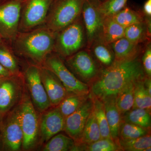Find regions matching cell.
I'll list each match as a JSON object with an SVG mask.
<instances>
[{"label": "cell", "mask_w": 151, "mask_h": 151, "mask_svg": "<svg viewBox=\"0 0 151 151\" xmlns=\"http://www.w3.org/2000/svg\"><path fill=\"white\" fill-rule=\"evenodd\" d=\"M96 1H98V2L100 3H100L103 2L104 1H105V0H96Z\"/></svg>", "instance_id": "39"}, {"label": "cell", "mask_w": 151, "mask_h": 151, "mask_svg": "<svg viewBox=\"0 0 151 151\" xmlns=\"http://www.w3.org/2000/svg\"><path fill=\"white\" fill-rule=\"evenodd\" d=\"M100 3L96 0H85L81 17L84 24L86 38V48L99 37L104 18L99 10Z\"/></svg>", "instance_id": "9"}, {"label": "cell", "mask_w": 151, "mask_h": 151, "mask_svg": "<svg viewBox=\"0 0 151 151\" xmlns=\"http://www.w3.org/2000/svg\"><path fill=\"white\" fill-rule=\"evenodd\" d=\"M112 17V18L124 28L145 21V18L140 9H135L126 6Z\"/></svg>", "instance_id": "22"}, {"label": "cell", "mask_w": 151, "mask_h": 151, "mask_svg": "<svg viewBox=\"0 0 151 151\" xmlns=\"http://www.w3.org/2000/svg\"><path fill=\"white\" fill-rule=\"evenodd\" d=\"M4 1V0H0V3L1 2L3 1Z\"/></svg>", "instance_id": "41"}, {"label": "cell", "mask_w": 151, "mask_h": 151, "mask_svg": "<svg viewBox=\"0 0 151 151\" xmlns=\"http://www.w3.org/2000/svg\"><path fill=\"white\" fill-rule=\"evenodd\" d=\"M75 145V141L70 137L58 134L49 140L43 151H72Z\"/></svg>", "instance_id": "31"}, {"label": "cell", "mask_w": 151, "mask_h": 151, "mask_svg": "<svg viewBox=\"0 0 151 151\" xmlns=\"http://www.w3.org/2000/svg\"><path fill=\"white\" fill-rule=\"evenodd\" d=\"M25 76L36 107L41 111L48 109L51 103L42 81L40 68L35 65H30L26 70Z\"/></svg>", "instance_id": "11"}, {"label": "cell", "mask_w": 151, "mask_h": 151, "mask_svg": "<svg viewBox=\"0 0 151 151\" xmlns=\"http://www.w3.org/2000/svg\"><path fill=\"white\" fill-rule=\"evenodd\" d=\"M149 134H150V129L121 120L118 139H131L140 137Z\"/></svg>", "instance_id": "32"}, {"label": "cell", "mask_w": 151, "mask_h": 151, "mask_svg": "<svg viewBox=\"0 0 151 151\" xmlns=\"http://www.w3.org/2000/svg\"><path fill=\"white\" fill-rule=\"evenodd\" d=\"M23 1L6 0L0 3V35L13 41L19 32Z\"/></svg>", "instance_id": "8"}, {"label": "cell", "mask_w": 151, "mask_h": 151, "mask_svg": "<svg viewBox=\"0 0 151 151\" xmlns=\"http://www.w3.org/2000/svg\"><path fill=\"white\" fill-rule=\"evenodd\" d=\"M145 79L135 82L134 104L132 108L146 109L151 112V95L144 85Z\"/></svg>", "instance_id": "30"}, {"label": "cell", "mask_w": 151, "mask_h": 151, "mask_svg": "<svg viewBox=\"0 0 151 151\" xmlns=\"http://www.w3.org/2000/svg\"><path fill=\"white\" fill-rule=\"evenodd\" d=\"M88 50L103 68L110 66L115 60V55L110 44L99 39L94 40Z\"/></svg>", "instance_id": "20"}, {"label": "cell", "mask_w": 151, "mask_h": 151, "mask_svg": "<svg viewBox=\"0 0 151 151\" xmlns=\"http://www.w3.org/2000/svg\"><path fill=\"white\" fill-rule=\"evenodd\" d=\"M2 42V38L0 35V44H1Z\"/></svg>", "instance_id": "40"}, {"label": "cell", "mask_w": 151, "mask_h": 151, "mask_svg": "<svg viewBox=\"0 0 151 151\" xmlns=\"http://www.w3.org/2000/svg\"><path fill=\"white\" fill-rule=\"evenodd\" d=\"M42 81L51 105H59L67 96V91L53 72L47 68H40Z\"/></svg>", "instance_id": "14"}, {"label": "cell", "mask_w": 151, "mask_h": 151, "mask_svg": "<svg viewBox=\"0 0 151 151\" xmlns=\"http://www.w3.org/2000/svg\"><path fill=\"white\" fill-rule=\"evenodd\" d=\"M86 47V32L81 15L73 23L56 33L54 51L61 57L66 58Z\"/></svg>", "instance_id": "4"}, {"label": "cell", "mask_w": 151, "mask_h": 151, "mask_svg": "<svg viewBox=\"0 0 151 151\" xmlns=\"http://www.w3.org/2000/svg\"><path fill=\"white\" fill-rule=\"evenodd\" d=\"M85 0H53L44 27L55 33L67 27L81 16Z\"/></svg>", "instance_id": "3"}, {"label": "cell", "mask_w": 151, "mask_h": 151, "mask_svg": "<svg viewBox=\"0 0 151 151\" xmlns=\"http://www.w3.org/2000/svg\"><path fill=\"white\" fill-rule=\"evenodd\" d=\"M72 151H118L121 149L116 141L112 139H101L90 144H76Z\"/></svg>", "instance_id": "28"}, {"label": "cell", "mask_w": 151, "mask_h": 151, "mask_svg": "<svg viewBox=\"0 0 151 151\" xmlns=\"http://www.w3.org/2000/svg\"><path fill=\"white\" fill-rule=\"evenodd\" d=\"M11 73L0 64V77H9Z\"/></svg>", "instance_id": "37"}, {"label": "cell", "mask_w": 151, "mask_h": 151, "mask_svg": "<svg viewBox=\"0 0 151 151\" xmlns=\"http://www.w3.org/2000/svg\"><path fill=\"white\" fill-rule=\"evenodd\" d=\"M101 139L100 129L92 109L87 119L81 138L75 144H90Z\"/></svg>", "instance_id": "25"}, {"label": "cell", "mask_w": 151, "mask_h": 151, "mask_svg": "<svg viewBox=\"0 0 151 151\" xmlns=\"http://www.w3.org/2000/svg\"><path fill=\"white\" fill-rule=\"evenodd\" d=\"M124 37L134 43L145 44L151 41V19L125 28Z\"/></svg>", "instance_id": "18"}, {"label": "cell", "mask_w": 151, "mask_h": 151, "mask_svg": "<svg viewBox=\"0 0 151 151\" xmlns=\"http://www.w3.org/2000/svg\"><path fill=\"white\" fill-rule=\"evenodd\" d=\"M121 151H151L150 134L131 139H121L117 141Z\"/></svg>", "instance_id": "29"}, {"label": "cell", "mask_w": 151, "mask_h": 151, "mask_svg": "<svg viewBox=\"0 0 151 151\" xmlns=\"http://www.w3.org/2000/svg\"><path fill=\"white\" fill-rule=\"evenodd\" d=\"M19 93L18 86L9 77L0 78V113L9 111L16 101Z\"/></svg>", "instance_id": "17"}, {"label": "cell", "mask_w": 151, "mask_h": 151, "mask_svg": "<svg viewBox=\"0 0 151 151\" xmlns=\"http://www.w3.org/2000/svg\"><path fill=\"white\" fill-rule=\"evenodd\" d=\"M45 66L51 70L70 94H87L90 93L88 84L79 80L68 68L58 54L50 53L45 60Z\"/></svg>", "instance_id": "6"}, {"label": "cell", "mask_w": 151, "mask_h": 151, "mask_svg": "<svg viewBox=\"0 0 151 151\" xmlns=\"http://www.w3.org/2000/svg\"><path fill=\"white\" fill-rule=\"evenodd\" d=\"M16 1H24V0H16Z\"/></svg>", "instance_id": "42"}, {"label": "cell", "mask_w": 151, "mask_h": 151, "mask_svg": "<svg viewBox=\"0 0 151 151\" xmlns=\"http://www.w3.org/2000/svg\"><path fill=\"white\" fill-rule=\"evenodd\" d=\"M56 33L46 27H38L26 32H19L13 41L15 48L20 53L35 62H44L54 51Z\"/></svg>", "instance_id": "2"}, {"label": "cell", "mask_w": 151, "mask_h": 151, "mask_svg": "<svg viewBox=\"0 0 151 151\" xmlns=\"http://www.w3.org/2000/svg\"><path fill=\"white\" fill-rule=\"evenodd\" d=\"M141 62L146 76L151 77V42L145 44L141 54Z\"/></svg>", "instance_id": "35"}, {"label": "cell", "mask_w": 151, "mask_h": 151, "mask_svg": "<svg viewBox=\"0 0 151 151\" xmlns=\"http://www.w3.org/2000/svg\"><path fill=\"white\" fill-rule=\"evenodd\" d=\"M21 124L23 132V147L28 150L35 144L38 133L37 115L32 103L25 100L19 107Z\"/></svg>", "instance_id": "10"}, {"label": "cell", "mask_w": 151, "mask_h": 151, "mask_svg": "<svg viewBox=\"0 0 151 151\" xmlns=\"http://www.w3.org/2000/svg\"><path fill=\"white\" fill-rule=\"evenodd\" d=\"M0 78H1V77H0Z\"/></svg>", "instance_id": "44"}, {"label": "cell", "mask_w": 151, "mask_h": 151, "mask_svg": "<svg viewBox=\"0 0 151 151\" xmlns=\"http://www.w3.org/2000/svg\"><path fill=\"white\" fill-rule=\"evenodd\" d=\"M135 81L127 84L116 95V105L121 116L132 109L134 106Z\"/></svg>", "instance_id": "23"}, {"label": "cell", "mask_w": 151, "mask_h": 151, "mask_svg": "<svg viewBox=\"0 0 151 151\" xmlns=\"http://www.w3.org/2000/svg\"><path fill=\"white\" fill-rule=\"evenodd\" d=\"M141 54L132 59L115 60L111 65L102 68L92 82L90 88L91 94L101 100L116 97L127 84L145 79L147 76L141 62Z\"/></svg>", "instance_id": "1"}, {"label": "cell", "mask_w": 151, "mask_h": 151, "mask_svg": "<svg viewBox=\"0 0 151 151\" xmlns=\"http://www.w3.org/2000/svg\"><path fill=\"white\" fill-rule=\"evenodd\" d=\"M65 65L76 78L87 84H92L102 69L86 48L66 58Z\"/></svg>", "instance_id": "5"}, {"label": "cell", "mask_w": 151, "mask_h": 151, "mask_svg": "<svg viewBox=\"0 0 151 151\" xmlns=\"http://www.w3.org/2000/svg\"><path fill=\"white\" fill-rule=\"evenodd\" d=\"M145 44L134 43L124 37L110 44L115 55V60L132 59L142 54Z\"/></svg>", "instance_id": "16"}, {"label": "cell", "mask_w": 151, "mask_h": 151, "mask_svg": "<svg viewBox=\"0 0 151 151\" xmlns=\"http://www.w3.org/2000/svg\"><path fill=\"white\" fill-rule=\"evenodd\" d=\"M144 85L148 92L150 95H151V78L146 77L144 80Z\"/></svg>", "instance_id": "38"}, {"label": "cell", "mask_w": 151, "mask_h": 151, "mask_svg": "<svg viewBox=\"0 0 151 151\" xmlns=\"http://www.w3.org/2000/svg\"><path fill=\"white\" fill-rule=\"evenodd\" d=\"M92 96L93 100V111L100 129L101 139H112L105 114L104 103L102 100L97 97L92 95Z\"/></svg>", "instance_id": "27"}, {"label": "cell", "mask_w": 151, "mask_h": 151, "mask_svg": "<svg viewBox=\"0 0 151 151\" xmlns=\"http://www.w3.org/2000/svg\"><path fill=\"white\" fill-rule=\"evenodd\" d=\"M93 107V100L90 92L89 98L81 107L65 119L64 130L75 143L78 142L81 138Z\"/></svg>", "instance_id": "12"}, {"label": "cell", "mask_w": 151, "mask_h": 151, "mask_svg": "<svg viewBox=\"0 0 151 151\" xmlns=\"http://www.w3.org/2000/svg\"><path fill=\"white\" fill-rule=\"evenodd\" d=\"M89 96L90 93L87 94H70L60 103L58 109L65 119L81 107Z\"/></svg>", "instance_id": "26"}, {"label": "cell", "mask_w": 151, "mask_h": 151, "mask_svg": "<svg viewBox=\"0 0 151 151\" xmlns=\"http://www.w3.org/2000/svg\"><path fill=\"white\" fill-rule=\"evenodd\" d=\"M140 10L145 19H151V0H146Z\"/></svg>", "instance_id": "36"}, {"label": "cell", "mask_w": 151, "mask_h": 151, "mask_svg": "<svg viewBox=\"0 0 151 151\" xmlns=\"http://www.w3.org/2000/svg\"><path fill=\"white\" fill-rule=\"evenodd\" d=\"M65 118L58 108L44 114L40 123L42 140L48 141L55 135L64 130Z\"/></svg>", "instance_id": "15"}, {"label": "cell", "mask_w": 151, "mask_h": 151, "mask_svg": "<svg viewBox=\"0 0 151 151\" xmlns=\"http://www.w3.org/2000/svg\"><path fill=\"white\" fill-rule=\"evenodd\" d=\"M53 0H24L22 3L19 32L40 27L46 20Z\"/></svg>", "instance_id": "7"}, {"label": "cell", "mask_w": 151, "mask_h": 151, "mask_svg": "<svg viewBox=\"0 0 151 151\" xmlns=\"http://www.w3.org/2000/svg\"><path fill=\"white\" fill-rule=\"evenodd\" d=\"M128 0H105L99 4V10L103 17H111L124 8Z\"/></svg>", "instance_id": "33"}, {"label": "cell", "mask_w": 151, "mask_h": 151, "mask_svg": "<svg viewBox=\"0 0 151 151\" xmlns=\"http://www.w3.org/2000/svg\"><path fill=\"white\" fill-rule=\"evenodd\" d=\"M1 113H0V116H1Z\"/></svg>", "instance_id": "43"}, {"label": "cell", "mask_w": 151, "mask_h": 151, "mask_svg": "<svg viewBox=\"0 0 151 151\" xmlns=\"http://www.w3.org/2000/svg\"><path fill=\"white\" fill-rule=\"evenodd\" d=\"M125 28L116 22L111 17H106L98 39L111 44L124 36Z\"/></svg>", "instance_id": "21"}, {"label": "cell", "mask_w": 151, "mask_h": 151, "mask_svg": "<svg viewBox=\"0 0 151 151\" xmlns=\"http://www.w3.org/2000/svg\"><path fill=\"white\" fill-rule=\"evenodd\" d=\"M122 120L150 129L151 112L141 108H132L122 116Z\"/></svg>", "instance_id": "24"}, {"label": "cell", "mask_w": 151, "mask_h": 151, "mask_svg": "<svg viewBox=\"0 0 151 151\" xmlns=\"http://www.w3.org/2000/svg\"><path fill=\"white\" fill-rule=\"evenodd\" d=\"M23 137L20 108L19 107L11 113L4 126L3 142L11 150L18 151L22 144Z\"/></svg>", "instance_id": "13"}, {"label": "cell", "mask_w": 151, "mask_h": 151, "mask_svg": "<svg viewBox=\"0 0 151 151\" xmlns=\"http://www.w3.org/2000/svg\"><path fill=\"white\" fill-rule=\"evenodd\" d=\"M105 106V114L110 128L111 138L117 142L119 138V127L122 116L116 106V97H111L102 100Z\"/></svg>", "instance_id": "19"}, {"label": "cell", "mask_w": 151, "mask_h": 151, "mask_svg": "<svg viewBox=\"0 0 151 151\" xmlns=\"http://www.w3.org/2000/svg\"><path fill=\"white\" fill-rule=\"evenodd\" d=\"M0 64L11 73L17 71L18 67L14 57L6 47L0 44Z\"/></svg>", "instance_id": "34"}]
</instances>
